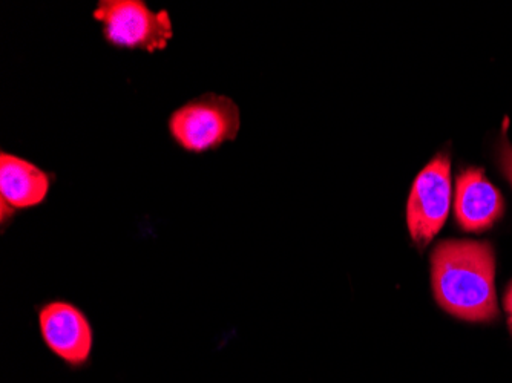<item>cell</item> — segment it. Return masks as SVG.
<instances>
[{
	"mask_svg": "<svg viewBox=\"0 0 512 383\" xmlns=\"http://www.w3.org/2000/svg\"><path fill=\"white\" fill-rule=\"evenodd\" d=\"M496 256L479 241H444L431 255V282L437 304L468 322H491L497 307Z\"/></svg>",
	"mask_w": 512,
	"mask_h": 383,
	"instance_id": "obj_1",
	"label": "cell"
},
{
	"mask_svg": "<svg viewBox=\"0 0 512 383\" xmlns=\"http://www.w3.org/2000/svg\"><path fill=\"white\" fill-rule=\"evenodd\" d=\"M56 175L27 158L0 152V204L20 213L36 209L50 197Z\"/></svg>",
	"mask_w": 512,
	"mask_h": 383,
	"instance_id": "obj_6",
	"label": "cell"
},
{
	"mask_svg": "<svg viewBox=\"0 0 512 383\" xmlns=\"http://www.w3.org/2000/svg\"><path fill=\"white\" fill-rule=\"evenodd\" d=\"M92 19L100 23L102 37L120 51L161 53L174 39L168 10H152L145 0H99Z\"/></svg>",
	"mask_w": 512,
	"mask_h": 383,
	"instance_id": "obj_3",
	"label": "cell"
},
{
	"mask_svg": "<svg viewBox=\"0 0 512 383\" xmlns=\"http://www.w3.org/2000/svg\"><path fill=\"white\" fill-rule=\"evenodd\" d=\"M166 125L169 138L180 151L203 155L237 140L241 112L227 95L204 92L175 108Z\"/></svg>",
	"mask_w": 512,
	"mask_h": 383,
	"instance_id": "obj_2",
	"label": "cell"
},
{
	"mask_svg": "<svg viewBox=\"0 0 512 383\" xmlns=\"http://www.w3.org/2000/svg\"><path fill=\"white\" fill-rule=\"evenodd\" d=\"M505 308H506V313H508L509 330L512 331V282H511V284H509L508 292H506Z\"/></svg>",
	"mask_w": 512,
	"mask_h": 383,
	"instance_id": "obj_9",
	"label": "cell"
},
{
	"mask_svg": "<svg viewBox=\"0 0 512 383\" xmlns=\"http://www.w3.org/2000/svg\"><path fill=\"white\" fill-rule=\"evenodd\" d=\"M450 206L451 160L448 152H442L417 175L408 197V230L419 249H425L442 230Z\"/></svg>",
	"mask_w": 512,
	"mask_h": 383,
	"instance_id": "obj_4",
	"label": "cell"
},
{
	"mask_svg": "<svg viewBox=\"0 0 512 383\" xmlns=\"http://www.w3.org/2000/svg\"><path fill=\"white\" fill-rule=\"evenodd\" d=\"M503 209L502 194L486 180L480 169L470 167L459 175L454 212L463 230L483 232L490 229L502 218Z\"/></svg>",
	"mask_w": 512,
	"mask_h": 383,
	"instance_id": "obj_7",
	"label": "cell"
},
{
	"mask_svg": "<svg viewBox=\"0 0 512 383\" xmlns=\"http://www.w3.org/2000/svg\"><path fill=\"white\" fill-rule=\"evenodd\" d=\"M40 339L69 368L91 362L96 333L82 308L65 299H51L37 307Z\"/></svg>",
	"mask_w": 512,
	"mask_h": 383,
	"instance_id": "obj_5",
	"label": "cell"
},
{
	"mask_svg": "<svg viewBox=\"0 0 512 383\" xmlns=\"http://www.w3.org/2000/svg\"><path fill=\"white\" fill-rule=\"evenodd\" d=\"M500 167H502L503 174L508 178L512 186V146L509 145L508 138L503 137L500 141L499 148Z\"/></svg>",
	"mask_w": 512,
	"mask_h": 383,
	"instance_id": "obj_8",
	"label": "cell"
}]
</instances>
